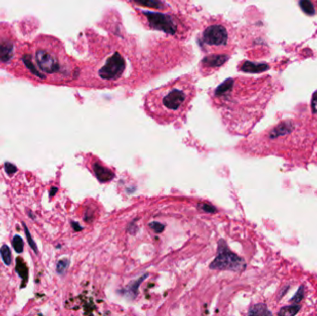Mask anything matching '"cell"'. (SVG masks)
Masks as SVG:
<instances>
[{"mask_svg": "<svg viewBox=\"0 0 317 316\" xmlns=\"http://www.w3.org/2000/svg\"><path fill=\"white\" fill-rule=\"evenodd\" d=\"M312 109L313 114L317 116V91L313 94L312 98Z\"/></svg>", "mask_w": 317, "mask_h": 316, "instance_id": "obj_12", "label": "cell"}, {"mask_svg": "<svg viewBox=\"0 0 317 316\" xmlns=\"http://www.w3.org/2000/svg\"><path fill=\"white\" fill-rule=\"evenodd\" d=\"M12 246L17 253H22L23 251V240L20 235H15L12 240Z\"/></svg>", "mask_w": 317, "mask_h": 316, "instance_id": "obj_9", "label": "cell"}, {"mask_svg": "<svg viewBox=\"0 0 317 316\" xmlns=\"http://www.w3.org/2000/svg\"><path fill=\"white\" fill-rule=\"evenodd\" d=\"M145 21L149 27L172 35L181 34V23L174 15L167 13L143 12Z\"/></svg>", "mask_w": 317, "mask_h": 316, "instance_id": "obj_4", "label": "cell"}, {"mask_svg": "<svg viewBox=\"0 0 317 316\" xmlns=\"http://www.w3.org/2000/svg\"><path fill=\"white\" fill-rule=\"evenodd\" d=\"M6 173L9 175H13L17 172V167L14 164H11V163H6L5 165Z\"/></svg>", "mask_w": 317, "mask_h": 316, "instance_id": "obj_11", "label": "cell"}, {"mask_svg": "<svg viewBox=\"0 0 317 316\" xmlns=\"http://www.w3.org/2000/svg\"><path fill=\"white\" fill-rule=\"evenodd\" d=\"M0 254L6 265H11L12 260H11V252L10 248L7 245L2 246L0 249Z\"/></svg>", "mask_w": 317, "mask_h": 316, "instance_id": "obj_7", "label": "cell"}, {"mask_svg": "<svg viewBox=\"0 0 317 316\" xmlns=\"http://www.w3.org/2000/svg\"><path fill=\"white\" fill-rule=\"evenodd\" d=\"M16 272L21 278L22 279V285H21V288H24L25 285L27 283L28 280V267L27 265L25 264L24 261L21 259V258H17L16 260Z\"/></svg>", "mask_w": 317, "mask_h": 316, "instance_id": "obj_6", "label": "cell"}, {"mask_svg": "<svg viewBox=\"0 0 317 316\" xmlns=\"http://www.w3.org/2000/svg\"><path fill=\"white\" fill-rule=\"evenodd\" d=\"M231 41V32L227 24L213 22L203 28L200 42L205 51L219 52L227 49Z\"/></svg>", "mask_w": 317, "mask_h": 316, "instance_id": "obj_3", "label": "cell"}, {"mask_svg": "<svg viewBox=\"0 0 317 316\" xmlns=\"http://www.w3.org/2000/svg\"><path fill=\"white\" fill-rule=\"evenodd\" d=\"M300 5H301L302 11L306 12L307 14L312 15V14L315 13L314 8H313V6H312L310 0H301Z\"/></svg>", "mask_w": 317, "mask_h": 316, "instance_id": "obj_8", "label": "cell"}, {"mask_svg": "<svg viewBox=\"0 0 317 316\" xmlns=\"http://www.w3.org/2000/svg\"><path fill=\"white\" fill-rule=\"evenodd\" d=\"M227 60V57L222 56V55H214V56H209L203 60V67L207 70L211 69H217L220 66L224 63Z\"/></svg>", "mask_w": 317, "mask_h": 316, "instance_id": "obj_5", "label": "cell"}, {"mask_svg": "<svg viewBox=\"0 0 317 316\" xmlns=\"http://www.w3.org/2000/svg\"><path fill=\"white\" fill-rule=\"evenodd\" d=\"M52 193H51V192H50V196H53V195H54L55 193H56V192H57V188H56V187H54V188H52Z\"/></svg>", "mask_w": 317, "mask_h": 316, "instance_id": "obj_13", "label": "cell"}, {"mask_svg": "<svg viewBox=\"0 0 317 316\" xmlns=\"http://www.w3.org/2000/svg\"><path fill=\"white\" fill-rule=\"evenodd\" d=\"M195 95L196 88L191 77H179L148 93L144 107L158 124L169 125L186 115Z\"/></svg>", "mask_w": 317, "mask_h": 316, "instance_id": "obj_1", "label": "cell"}, {"mask_svg": "<svg viewBox=\"0 0 317 316\" xmlns=\"http://www.w3.org/2000/svg\"><path fill=\"white\" fill-rule=\"evenodd\" d=\"M23 224V226H24V230H25V234H26V238H27L28 242H29V244L31 246V248L33 249V251L35 252V253H38V251H37V247L36 245L34 244V242H33V239H32V235L30 234V232H29V230H28L27 226L25 225V224Z\"/></svg>", "mask_w": 317, "mask_h": 316, "instance_id": "obj_10", "label": "cell"}, {"mask_svg": "<svg viewBox=\"0 0 317 316\" xmlns=\"http://www.w3.org/2000/svg\"><path fill=\"white\" fill-rule=\"evenodd\" d=\"M26 60H29L28 66L44 76H67L71 71L63 48L54 39L35 45Z\"/></svg>", "mask_w": 317, "mask_h": 316, "instance_id": "obj_2", "label": "cell"}]
</instances>
